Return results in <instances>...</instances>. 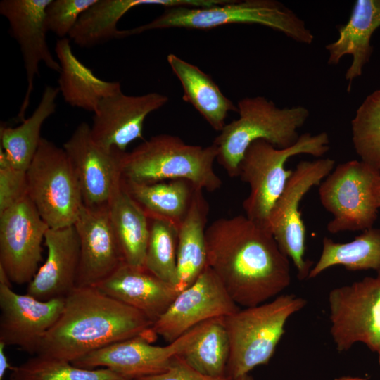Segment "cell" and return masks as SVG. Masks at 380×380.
Here are the masks:
<instances>
[{
    "mask_svg": "<svg viewBox=\"0 0 380 380\" xmlns=\"http://www.w3.org/2000/svg\"><path fill=\"white\" fill-rule=\"evenodd\" d=\"M205 239L208 266L238 305L264 303L290 285L289 258L267 227L239 215L213 222Z\"/></svg>",
    "mask_w": 380,
    "mask_h": 380,
    "instance_id": "cell-1",
    "label": "cell"
},
{
    "mask_svg": "<svg viewBox=\"0 0 380 380\" xmlns=\"http://www.w3.org/2000/svg\"><path fill=\"white\" fill-rule=\"evenodd\" d=\"M153 324L95 286H76L64 298L63 310L36 355L72 362L109 344L153 333Z\"/></svg>",
    "mask_w": 380,
    "mask_h": 380,
    "instance_id": "cell-2",
    "label": "cell"
},
{
    "mask_svg": "<svg viewBox=\"0 0 380 380\" xmlns=\"http://www.w3.org/2000/svg\"><path fill=\"white\" fill-rule=\"evenodd\" d=\"M229 24H257L279 32L296 42L310 44L314 35L294 11L276 0H229L210 7L173 6L148 23L119 30L118 39L157 29L209 30Z\"/></svg>",
    "mask_w": 380,
    "mask_h": 380,
    "instance_id": "cell-3",
    "label": "cell"
},
{
    "mask_svg": "<svg viewBox=\"0 0 380 380\" xmlns=\"http://www.w3.org/2000/svg\"><path fill=\"white\" fill-rule=\"evenodd\" d=\"M217 154L215 144L203 147L188 144L177 136L158 134L125 153L122 179L138 184L186 179L196 188L214 191L222 186L213 168Z\"/></svg>",
    "mask_w": 380,
    "mask_h": 380,
    "instance_id": "cell-4",
    "label": "cell"
},
{
    "mask_svg": "<svg viewBox=\"0 0 380 380\" xmlns=\"http://www.w3.org/2000/svg\"><path fill=\"white\" fill-rule=\"evenodd\" d=\"M237 108L239 118L226 125L213 142L217 160L231 177H238L239 165L253 142L264 140L277 148L289 147L310 116L303 106L281 108L260 96L241 99Z\"/></svg>",
    "mask_w": 380,
    "mask_h": 380,
    "instance_id": "cell-5",
    "label": "cell"
},
{
    "mask_svg": "<svg viewBox=\"0 0 380 380\" xmlns=\"http://www.w3.org/2000/svg\"><path fill=\"white\" fill-rule=\"evenodd\" d=\"M306 304L302 297L284 294L224 317L230 343L226 376L234 380L267 365L285 332L287 320Z\"/></svg>",
    "mask_w": 380,
    "mask_h": 380,
    "instance_id": "cell-6",
    "label": "cell"
},
{
    "mask_svg": "<svg viewBox=\"0 0 380 380\" xmlns=\"http://www.w3.org/2000/svg\"><path fill=\"white\" fill-rule=\"evenodd\" d=\"M329 149V138L325 132L304 133L293 145L284 148H277L264 140L253 142L246 149L238 171V177L250 187L243 203L245 215L269 229L270 211L293 172L285 168L288 159L299 154L319 158Z\"/></svg>",
    "mask_w": 380,
    "mask_h": 380,
    "instance_id": "cell-7",
    "label": "cell"
},
{
    "mask_svg": "<svg viewBox=\"0 0 380 380\" xmlns=\"http://www.w3.org/2000/svg\"><path fill=\"white\" fill-rule=\"evenodd\" d=\"M26 173L28 196L49 227L74 225L83 202L64 149L42 138Z\"/></svg>",
    "mask_w": 380,
    "mask_h": 380,
    "instance_id": "cell-8",
    "label": "cell"
},
{
    "mask_svg": "<svg viewBox=\"0 0 380 380\" xmlns=\"http://www.w3.org/2000/svg\"><path fill=\"white\" fill-rule=\"evenodd\" d=\"M379 172L361 160H353L338 164L320 183V203L333 216L327 225L329 233L373 227L379 208L372 186Z\"/></svg>",
    "mask_w": 380,
    "mask_h": 380,
    "instance_id": "cell-9",
    "label": "cell"
},
{
    "mask_svg": "<svg viewBox=\"0 0 380 380\" xmlns=\"http://www.w3.org/2000/svg\"><path fill=\"white\" fill-rule=\"evenodd\" d=\"M334 165L335 160L329 158L299 162L269 215V229L292 260L300 280L308 277L313 262L305 259V227L300 204L305 194L330 174Z\"/></svg>",
    "mask_w": 380,
    "mask_h": 380,
    "instance_id": "cell-10",
    "label": "cell"
},
{
    "mask_svg": "<svg viewBox=\"0 0 380 380\" xmlns=\"http://www.w3.org/2000/svg\"><path fill=\"white\" fill-rule=\"evenodd\" d=\"M328 301L330 334L338 351L357 342L380 351V270L375 277L333 289Z\"/></svg>",
    "mask_w": 380,
    "mask_h": 380,
    "instance_id": "cell-11",
    "label": "cell"
},
{
    "mask_svg": "<svg viewBox=\"0 0 380 380\" xmlns=\"http://www.w3.org/2000/svg\"><path fill=\"white\" fill-rule=\"evenodd\" d=\"M207 322L165 346L153 345L157 336L151 333L109 344L72 363L85 369L104 367L131 380L158 375L167 371L173 359L194 342Z\"/></svg>",
    "mask_w": 380,
    "mask_h": 380,
    "instance_id": "cell-12",
    "label": "cell"
},
{
    "mask_svg": "<svg viewBox=\"0 0 380 380\" xmlns=\"http://www.w3.org/2000/svg\"><path fill=\"white\" fill-rule=\"evenodd\" d=\"M49 228L28 195L0 213V267L11 282L29 284L33 279Z\"/></svg>",
    "mask_w": 380,
    "mask_h": 380,
    "instance_id": "cell-13",
    "label": "cell"
},
{
    "mask_svg": "<svg viewBox=\"0 0 380 380\" xmlns=\"http://www.w3.org/2000/svg\"><path fill=\"white\" fill-rule=\"evenodd\" d=\"M63 148L77 178L83 204L91 208L108 205L122 183L126 152L109 151L96 144L91 126L85 122L77 125Z\"/></svg>",
    "mask_w": 380,
    "mask_h": 380,
    "instance_id": "cell-14",
    "label": "cell"
},
{
    "mask_svg": "<svg viewBox=\"0 0 380 380\" xmlns=\"http://www.w3.org/2000/svg\"><path fill=\"white\" fill-rule=\"evenodd\" d=\"M239 308L213 270L208 266L189 287L179 292L151 330L168 343L196 326L224 317Z\"/></svg>",
    "mask_w": 380,
    "mask_h": 380,
    "instance_id": "cell-15",
    "label": "cell"
},
{
    "mask_svg": "<svg viewBox=\"0 0 380 380\" xmlns=\"http://www.w3.org/2000/svg\"><path fill=\"white\" fill-rule=\"evenodd\" d=\"M51 0H2L0 13L9 24V31L20 46L27 82L25 96L17 115L23 122L30 104L34 80L39 75V63L58 73L61 66L46 42V9Z\"/></svg>",
    "mask_w": 380,
    "mask_h": 380,
    "instance_id": "cell-16",
    "label": "cell"
},
{
    "mask_svg": "<svg viewBox=\"0 0 380 380\" xmlns=\"http://www.w3.org/2000/svg\"><path fill=\"white\" fill-rule=\"evenodd\" d=\"M63 305L64 298L41 300L0 284V343L37 355Z\"/></svg>",
    "mask_w": 380,
    "mask_h": 380,
    "instance_id": "cell-17",
    "label": "cell"
},
{
    "mask_svg": "<svg viewBox=\"0 0 380 380\" xmlns=\"http://www.w3.org/2000/svg\"><path fill=\"white\" fill-rule=\"evenodd\" d=\"M168 100L167 96L158 92L129 96L121 90L112 94L103 99L94 113L91 137L107 150L126 152L131 142L142 137L146 117Z\"/></svg>",
    "mask_w": 380,
    "mask_h": 380,
    "instance_id": "cell-18",
    "label": "cell"
},
{
    "mask_svg": "<svg viewBox=\"0 0 380 380\" xmlns=\"http://www.w3.org/2000/svg\"><path fill=\"white\" fill-rule=\"evenodd\" d=\"M74 226L80 248L76 286H95L124 262L108 205L91 208L83 204Z\"/></svg>",
    "mask_w": 380,
    "mask_h": 380,
    "instance_id": "cell-19",
    "label": "cell"
},
{
    "mask_svg": "<svg viewBox=\"0 0 380 380\" xmlns=\"http://www.w3.org/2000/svg\"><path fill=\"white\" fill-rule=\"evenodd\" d=\"M44 243L47 257L28 284L27 293L41 300L65 298L76 287L80 248L74 225L49 228Z\"/></svg>",
    "mask_w": 380,
    "mask_h": 380,
    "instance_id": "cell-20",
    "label": "cell"
},
{
    "mask_svg": "<svg viewBox=\"0 0 380 380\" xmlns=\"http://www.w3.org/2000/svg\"><path fill=\"white\" fill-rule=\"evenodd\" d=\"M95 287L140 311L153 323L166 311L178 294L174 286L144 267H135L125 262Z\"/></svg>",
    "mask_w": 380,
    "mask_h": 380,
    "instance_id": "cell-21",
    "label": "cell"
},
{
    "mask_svg": "<svg viewBox=\"0 0 380 380\" xmlns=\"http://www.w3.org/2000/svg\"><path fill=\"white\" fill-rule=\"evenodd\" d=\"M379 27L380 0H356L348 20L337 26V39L325 46L329 65L338 64L346 55L352 56V63L345 74L348 92L353 81L362 75L370 60L373 52L371 39Z\"/></svg>",
    "mask_w": 380,
    "mask_h": 380,
    "instance_id": "cell-22",
    "label": "cell"
},
{
    "mask_svg": "<svg viewBox=\"0 0 380 380\" xmlns=\"http://www.w3.org/2000/svg\"><path fill=\"white\" fill-rule=\"evenodd\" d=\"M55 52L61 66L59 92L70 106L95 113L101 101L122 90L117 81L96 77L74 54L68 37L57 40Z\"/></svg>",
    "mask_w": 380,
    "mask_h": 380,
    "instance_id": "cell-23",
    "label": "cell"
},
{
    "mask_svg": "<svg viewBox=\"0 0 380 380\" xmlns=\"http://www.w3.org/2000/svg\"><path fill=\"white\" fill-rule=\"evenodd\" d=\"M203 191L196 188L187 214L178 228L175 287L178 293L191 286L208 267L205 226L209 205Z\"/></svg>",
    "mask_w": 380,
    "mask_h": 380,
    "instance_id": "cell-24",
    "label": "cell"
},
{
    "mask_svg": "<svg viewBox=\"0 0 380 380\" xmlns=\"http://www.w3.org/2000/svg\"><path fill=\"white\" fill-rule=\"evenodd\" d=\"M144 5L196 7L199 0H97L79 18L68 37L77 46L89 48L117 39V25L130 9Z\"/></svg>",
    "mask_w": 380,
    "mask_h": 380,
    "instance_id": "cell-25",
    "label": "cell"
},
{
    "mask_svg": "<svg viewBox=\"0 0 380 380\" xmlns=\"http://www.w3.org/2000/svg\"><path fill=\"white\" fill-rule=\"evenodd\" d=\"M167 61L179 80L183 100L191 103L210 127L221 132L230 111L238 113L237 106L225 96L212 77L197 66L170 53Z\"/></svg>",
    "mask_w": 380,
    "mask_h": 380,
    "instance_id": "cell-26",
    "label": "cell"
},
{
    "mask_svg": "<svg viewBox=\"0 0 380 380\" xmlns=\"http://www.w3.org/2000/svg\"><path fill=\"white\" fill-rule=\"evenodd\" d=\"M108 210L124 262L144 267L149 237L148 217L126 191L122 181L109 201Z\"/></svg>",
    "mask_w": 380,
    "mask_h": 380,
    "instance_id": "cell-27",
    "label": "cell"
},
{
    "mask_svg": "<svg viewBox=\"0 0 380 380\" xmlns=\"http://www.w3.org/2000/svg\"><path fill=\"white\" fill-rule=\"evenodd\" d=\"M58 87L46 86L37 108L17 127L1 126V148L15 167L26 171L39 148L44 122L56 109Z\"/></svg>",
    "mask_w": 380,
    "mask_h": 380,
    "instance_id": "cell-28",
    "label": "cell"
},
{
    "mask_svg": "<svg viewBox=\"0 0 380 380\" xmlns=\"http://www.w3.org/2000/svg\"><path fill=\"white\" fill-rule=\"evenodd\" d=\"M122 184L148 217L165 220L177 228L187 214L196 188L186 179L138 184L122 179Z\"/></svg>",
    "mask_w": 380,
    "mask_h": 380,
    "instance_id": "cell-29",
    "label": "cell"
},
{
    "mask_svg": "<svg viewBox=\"0 0 380 380\" xmlns=\"http://www.w3.org/2000/svg\"><path fill=\"white\" fill-rule=\"evenodd\" d=\"M343 266L350 271L380 270V229L371 227L348 243H337L329 237L322 240L319 260L308 279L317 277L331 267Z\"/></svg>",
    "mask_w": 380,
    "mask_h": 380,
    "instance_id": "cell-30",
    "label": "cell"
},
{
    "mask_svg": "<svg viewBox=\"0 0 380 380\" xmlns=\"http://www.w3.org/2000/svg\"><path fill=\"white\" fill-rule=\"evenodd\" d=\"M230 343L224 317L210 319L194 342L179 356L198 372L213 377L226 376Z\"/></svg>",
    "mask_w": 380,
    "mask_h": 380,
    "instance_id": "cell-31",
    "label": "cell"
},
{
    "mask_svg": "<svg viewBox=\"0 0 380 380\" xmlns=\"http://www.w3.org/2000/svg\"><path fill=\"white\" fill-rule=\"evenodd\" d=\"M148 217L149 237L144 268L175 288L177 283L178 228L165 220Z\"/></svg>",
    "mask_w": 380,
    "mask_h": 380,
    "instance_id": "cell-32",
    "label": "cell"
},
{
    "mask_svg": "<svg viewBox=\"0 0 380 380\" xmlns=\"http://www.w3.org/2000/svg\"><path fill=\"white\" fill-rule=\"evenodd\" d=\"M11 371L10 380H131L108 368L85 369L40 355L12 367Z\"/></svg>",
    "mask_w": 380,
    "mask_h": 380,
    "instance_id": "cell-33",
    "label": "cell"
},
{
    "mask_svg": "<svg viewBox=\"0 0 380 380\" xmlns=\"http://www.w3.org/2000/svg\"><path fill=\"white\" fill-rule=\"evenodd\" d=\"M351 134L360 160L380 170V88L367 95L356 110Z\"/></svg>",
    "mask_w": 380,
    "mask_h": 380,
    "instance_id": "cell-34",
    "label": "cell"
},
{
    "mask_svg": "<svg viewBox=\"0 0 380 380\" xmlns=\"http://www.w3.org/2000/svg\"><path fill=\"white\" fill-rule=\"evenodd\" d=\"M97 0H51L46 9L48 31L60 39L68 36L80 17Z\"/></svg>",
    "mask_w": 380,
    "mask_h": 380,
    "instance_id": "cell-35",
    "label": "cell"
},
{
    "mask_svg": "<svg viewBox=\"0 0 380 380\" xmlns=\"http://www.w3.org/2000/svg\"><path fill=\"white\" fill-rule=\"evenodd\" d=\"M27 193L26 171L12 165L0 148V213L27 196Z\"/></svg>",
    "mask_w": 380,
    "mask_h": 380,
    "instance_id": "cell-36",
    "label": "cell"
},
{
    "mask_svg": "<svg viewBox=\"0 0 380 380\" xmlns=\"http://www.w3.org/2000/svg\"><path fill=\"white\" fill-rule=\"evenodd\" d=\"M136 380H232L224 376L213 377L203 374L191 367L179 356L177 355L165 372L150 376L141 377Z\"/></svg>",
    "mask_w": 380,
    "mask_h": 380,
    "instance_id": "cell-37",
    "label": "cell"
},
{
    "mask_svg": "<svg viewBox=\"0 0 380 380\" xmlns=\"http://www.w3.org/2000/svg\"><path fill=\"white\" fill-rule=\"evenodd\" d=\"M5 345L0 343V379L2 380L6 372L8 369H11L12 366L8 362V360L6 355L4 349Z\"/></svg>",
    "mask_w": 380,
    "mask_h": 380,
    "instance_id": "cell-38",
    "label": "cell"
},
{
    "mask_svg": "<svg viewBox=\"0 0 380 380\" xmlns=\"http://www.w3.org/2000/svg\"><path fill=\"white\" fill-rule=\"evenodd\" d=\"M373 195L376 201V203L379 208H380V172L376 175L374 179L372 186Z\"/></svg>",
    "mask_w": 380,
    "mask_h": 380,
    "instance_id": "cell-39",
    "label": "cell"
},
{
    "mask_svg": "<svg viewBox=\"0 0 380 380\" xmlns=\"http://www.w3.org/2000/svg\"><path fill=\"white\" fill-rule=\"evenodd\" d=\"M334 380H367L365 378H361L358 376H342L336 377Z\"/></svg>",
    "mask_w": 380,
    "mask_h": 380,
    "instance_id": "cell-40",
    "label": "cell"
},
{
    "mask_svg": "<svg viewBox=\"0 0 380 380\" xmlns=\"http://www.w3.org/2000/svg\"><path fill=\"white\" fill-rule=\"evenodd\" d=\"M234 380H254L253 377L250 375L249 374L241 376L237 379H235Z\"/></svg>",
    "mask_w": 380,
    "mask_h": 380,
    "instance_id": "cell-41",
    "label": "cell"
},
{
    "mask_svg": "<svg viewBox=\"0 0 380 380\" xmlns=\"http://www.w3.org/2000/svg\"><path fill=\"white\" fill-rule=\"evenodd\" d=\"M378 355H379V365H380V351L378 353Z\"/></svg>",
    "mask_w": 380,
    "mask_h": 380,
    "instance_id": "cell-42",
    "label": "cell"
}]
</instances>
